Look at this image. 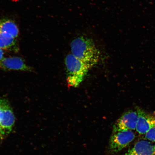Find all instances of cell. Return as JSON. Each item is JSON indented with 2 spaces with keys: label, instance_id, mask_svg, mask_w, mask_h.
I'll use <instances>...</instances> for the list:
<instances>
[{
  "label": "cell",
  "instance_id": "8992f818",
  "mask_svg": "<svg viewBox=\"0 0 155 155\" xmlns=\"http://www.w3.org/2000/svg\"><path fill=\"white\" fill-rule=\"evenodd\" d=\"M3 111L2 118L0 122V127L4 131H11L15 122L14 114L8 102L5 100H0Z\"/></svg>",
  "mask_w": 155,
  "mask_h": 155
},
{
  "label": "cell",
  "instance_id": "3957f363",
  "mask_svg": "<svg viewBox=\"0 0 155 155\" xmlns=\"http://www.w3.org/2000/svg\"><path fill=\"white\" fill-rule=\"evenodd\" d=\"M135 137L134 133L131 130L113 132L109 141L110 152L112 153L119 152L134 140Z\"/></svg>",
  "mask_w": 155,
  "mask_h": 155
},
{
  "label": "cell",
  "instance_id": "277c9868",
  "mask_svg": "<svg viewBox=\"0 0 155 155\" xmlns=\"http://www.w3.org/2000/svg\"><path fill=\"white\" fill-rule=\"evenodd\" d=\"M138 117V114L137 110H130L125 112L114 125L113 132L135 130Z\"/></svg>",
  "mask_w": 155,
  "mask_h": 155
},
{
  "label": "cell",
  "instance_id": "8fae6325",
  "mask_svg": "<svg viewBox=\"0 0 155 155\" xmlns=\"http://www.w3.org/2000/svg\"><path fill=\"white\" fill-rule=\"evenodd\" d=\"M145 137L149 140L155 142V127L151 128L145 134Z\"/></svg>",
  "mask_w": 155,
  "mask_h": 155
},
{
  "label": "cell",
  "instance_id": "7a4b0ae2",
  "mask_svg": "<svg viewBox=\"0 0 155 155\" xmlns=\"http://www.w3.org/2000/svg\"><path fill=\"white\" fill-rule=\"evenodd\" d=\"M67 73V82L69 86H78L86 77L89 70L82 61L72 54L68 55L65 60Z\"/></svg>",
  "mask_w": 155,
  "mask_h": 155
},
{
  "label": "cell",
  "instance_id": "5b68a950",
  "mask_svg": "<svg viewBox=\"0 0 155 155\" xmlns=\"http://www.w3.org/2000/svg\"><path fill=\"white\" fill-rule=\"evenodd\" d=\"M138 117L137 124V131L139 134H145L155 127V116L150 115L140 108L137 109Z\"/></svg>",
  "mask_w": 155,
  "mask_h": 155
},
{
  "label": "cell",
  "instance_id": "ba28073f",
  "mask_svg": "<svg viewBox=\"0 0 155 155\" xmlns=\"http://www.w3.org/2000/svg\"><path fill=\"white\" fill-rule=\"evenodd\" d=\"M123 155H155V144L147 141H139Z\"/></svg>",
  "mask_w": 155,
  "mask_h": 155
},
{
  "label": "cell",
  "instance_id": "52a82bcc",
  "mask_svg": "<svg viewBox=\"0 0 155 155\" xmlns=\"http://www.w3.org/2000/svg\"><path fill=\"white\" fill-rule=\"evenodd\" d=\"M0 67L8 70L31 71V68L26 64L22 58L17 57L4 58L0 62Z\"/></svg>",
  "mask_w": 155,
  "mask_h": 155
},
{
  "label": "cell",
  "instance_id": "6da1fadb",
  "mask_svg": "<svg viewBox=\"0 0 155 155\" xmlns=\"http://www.w3.org/2000/svg\"><path fill=\"white\" fill-rule=\"evenodd\" d=\"M71 54L84 64L89 69L99 61L101 53L94 40L81 36L74 39L71 44Z\"/></svg>",
  "mask_w": 155,
  "mask_h": 155
},
{
  "label": "cell",
  "instance_id": "5bb4252c",
  "mask_svg": "<svg viewBox=\"0 0 155 155\" xmlns=\"http://www.w3.org/2000/svg\"><path fill=\"white\" fill-rule=\"evenodd\" d=\"M3 116V111L2 107L0 104V122H1Z\"/></svg>",
  "mask_w": 155,
  "mask_h": 155
},
{
  "label": "cell",
  "instance_id": "9c48e42d",
  "mask_svg": "<svg viewBox=\"0 0 155 155\" xmlns=\"http://www.w3.org/2000/svg\"><path fill=\"white\" fill-rule=\"evenodd\" d=\"M0 32L15 38L19 34L17 25L12 21L6 19L0 20Z\"/></svg>",
  "mask_w": 155,
  "mask_h": 155
},
{
  "label": "cell",
  "instance_id": "7c38bea8",
  "mask_svg": "<svg viewBox=\"0 0 155 155\" xmlns=\"http://www.w3.org/2000/svg\"><path fill=\"white\" fill-rule=\"evenodd\" d=\"M4 55V53L3 50L0 48V62L3 59Z\"/></svg>",
  "mask_w": 155,
  "mask_h": 155
},
{
  "label": "cell",
  "instance_id": "30bf717a",
  "mask_svg": "<svg viewBox=\"0 0 155 155\" xmlns=\"http://www.w3.org/2000/svg\"><path fill=\"white\" fill-rule=\"evenodd\" d=\"M16 45L15 38L0 32V48L3 50H12L16 47Z\"/></svg>",
  "mask_w": 155,
  "mask_h": 155
},
{
  "label": "cell",
  "instance_id": "4fadbf2b",
  "mask_svg": "<svg viewBox=\"0 0 155 155\" xmlns=\"http://www.w3.org/2000/svg\"><path fill=\"white\" fill-rule=\"evenodd\" d=\"M5 132L0 127V140L2 139L4 135L5 134Z\"/></svg>",
  "mask_w": 155,
  "mask_h": 155
}]
</instances>
